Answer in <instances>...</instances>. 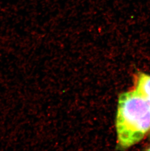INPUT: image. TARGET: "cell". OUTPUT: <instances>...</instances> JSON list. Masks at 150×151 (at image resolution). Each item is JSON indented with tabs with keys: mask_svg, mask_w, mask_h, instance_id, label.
<instances>
[{
	"mask_svg": "<svg viewBox=\"0 0 150 151\" xmlns=\"http://www.w3.org/2000/svg\"><path fill=\"white\" fill-rule=\"evenodd\" d=\"M146 150H148V151H150V146L149 147V148L147 149H146Z\"/></svg>",
	"mask_w": 150,
	"mask_h": 151,
	"instance_id": "cell-3",
	"label": "cell"
},
{
	"mask_svg": "<svg viewBox=\"0 0 150 151\" xmlns=\"http://www.w3.org/2000/svg\"><path fill=\"white\" fill-rule=\"evenodd\" d=\"M117 147L124 150L139 142L150 132V107L136 90L119 95L116 117Z\"/></svg>",
	"mask_w": 150,
	"mask_h": 151,
	"instance_id": "cell-1",
	"label": "cell"
},
{
	"mask_svg": "<svg viewBox=\"0 0 150 151\" xmlns=\"http://www.w3.org/2000/svg\"><path fill=\"white\" fill-rule=\"evenodd\" d=\"M135 90L144 99L150 107V75L143 73L137 74Z\"/></svg>",
	"mask_w": 150,
	"mask_h": 151,
	"instance_id": "cell-2",
	"label": "cell"
}]
</instances>
